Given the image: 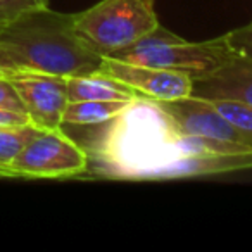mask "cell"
<instances>
[{"mask_svg":"<svg viewBox=\"0 0 252 252\" xmlns=\"http://www.w3.org/2000/svg\"><path fill=\"white\" fill-rule=\"evenodd\" d=\"M90 147L87 171L80 178L156 180L171 162L190 156L214 154L213 140L190 135L173 116L147 97H137L114 119Z\"/></svg>","mask_w":252,"mask_h":252,"instance_id":"6da1fadb","label":"cell"},{"mask_svg":"<svg viewBox=\"0 0 252 252\" xmlns=\"http://www.w3.org/2000/svg\"><path fill=\"white\" fill-rule=\"evenodd\" d=\"M0 45L7 49L19 69L64 78L98 73L104 61L76 33L73 14L49 7L30 11L2 26Z\"/></svg>","mask_w":252,"mask_h":252,"instance_id":"7a4b0ae2","label":"cell"},{"mask_svg":"<svg viewBox=\"0 0 252 252\" xmlns=\"http://www.w3.org/2000/svg\"><path fill=\"white\" fill-rule=\"evenodd\" d=\"M107 57L123 63L176 71L197 80L230 63L235 52L228 45L224 35L207 42H189L159 26L135 45Z\"/></svg>","mask_w":252,"mask_h":252,"instance_id":"3957f363","label":"cell"},{"mask_svg":"<svg viewBox=\"0 0 252 252\" xmlns=\"http://www.w3.org/2000/svg\"><path fill=\"white\" fill-rule=\"evenodd\" d=\"M73 23L78 35L102 57L135 45L161 26L156 0H100L73 14Z\"/></svg>","mask_w":252,"mask_h":252,"instance_id":"277c9868","label":"cell"},{"mask_svg":"<svg viewBox=\"0 0 252 252\" xmlns=\"http://www.w3.org/2000/svg\"><path fill=\"white\" fill-rule=\"evenodd\" d=\"M88 154L63 128L42 130L9 166L12 178H80Z\"/></svg>","mask_w":252,"mask_h":252,"instance_id":"5b68a950","label":"cell"},{"mask_svg":"<svg viewBox=\"0 0 252 252\" xmlns=\"http://www.w3.org/2000/svg\"><path fill=\"white\" fill-rule=\"evenodd\" d=\"M7 78L19 94L32 125L40 130H59L69 102L67 78L30 69H18Z\"/></svg>","mask_w":252,"mask_h":252,"instance_id":"8992f818","label":"cell"},{"mask_svg":"<svg viewBox=\"0 0 252 252\" xmlns=\"http://www.w3.org/2000/svg\"><path fill=\"white\" fill-rule=\"evenodd\" d=\"M159 104L173 116L176 125L185 133L252 149V133L240 130L238 126L228 121L213 107L211 102L204 98L185 97L178 100L159 102Z\"/></svg>","mask_w":252,"mask_h":252,"instance_id":"52a82bcc","label":"cell"},{"mask_svg":"<svg viewBox=\"0 0 252 252\" xmlns=\"http://www.w3.org/2000/svg\"><path fill=\"white\" fill-rule=\"evenodd\" d=\"M98 73L116 78L131 87L140 97L152 100L169 102L192 95V78L176 71L161 69L152 66H140L104 57Z\"/></svg>","mask_w":252,"mask_h":252,"instance_id":"ba28073f","label":"cell"},{"mask_svg":"<svg viewBox=\"0 0 252 252\" xmlns=\"http://www.w3.org/2000/svg\"><path fill=\"white\" fill-rule=\"evenodd\" d=\"M190 97L204 100L221 98L252 105V59L235 56L214 73L192 80Z\"/></svg>","mask_w":252,"mask_h":252,"instance_id":"9c48e42d","label":"cell"},{"mask_svg":"<svg viewBox=\"0 0 252 252\" xmlns=\"http://www.w3.org/2000/svg\"><path fill=\"white\" fill-rule=\"evenodd\" d=\"M242 169H252V151L233 152V154L190 156V158L178 159L162 168L156 180L223 175V173L242 171Z\"/></svg>","mask_w":252,"mask_h":252,"instance_id":"30bf717a","label":"cell"},{"mask_svg":"<svg viewBox=\"0 0 252 252\" xmlns=\"http://www.w3.org/2000/svg\"><path fill=\"white\" fill-rule=\"evenodd\" d=\"M140 97L131 87L102 73L67 78V100H133Z\"/></svg>","mask_w":252,"mask_h":252,"instance_id":"8fae6325","label":"cell"},{"mask_svg":"<svg viewBox=\"0 0 252 252\" xmlns=\"http://www.w3.org/2000/svg\"><path fill=\"white\" fill-rule=\"evenodd\" d=\"M131 100H80L67 102L63 125L66 126H97L114 119ZM61 125V126H63Z\"/></svg>","mask_w":252,"mask_h":252,"instance_id":"7c38bea8","label":"cell"},{"mask_svg":"<svg viewBox=\"0 0 252 252\" xmlns=\"http://www.w3.org/2000/svg\"><path fill=\"white\" fill-rule=\"evenodd\" d=\"M40 131L42 130L33 125L0 126V176L11 178L9 166Z\"/></svg>","mask_w":252,"mask_h":252,"instance_id":"4fadbf2b","label":"cell"},{"mask_svg":"<svg viewBox=\"0 0 252 252\" xmlns=\"http://www.w3.org/2000/svg\"><path fill=\"white\" fill-rule=\"evenodd\" d=\"M207 102H211L213 107L221 116H224L228 121H231L235 126H238L240 130L252 133V105L235 100H221V98H214V100Z\"/></svg>","mask_w":252,"mask_h":252,"instance_id":"5bb4252c","label":"cell"},{"mask_svg":"<svg viewBox=\"0 0 252 252\" xmlns=\"http://www.w3.org/2000/svg\"><path fill=\"white\" fill-rule=\"evenodd\" d=\"M49 0H0V28L19 16L40 7H47Z\"/></svg>","mask_w":252,"mask_h":252,"instance_id":"9a60e30c","label":"cell"},{"mask_svg":"<svg viewBox=\"0 0 252 252\" xmlns=\"http://www.w3.org/2000/svg\"><path fill=\"white\" fill-rule=\"evenodd\" d=\"M226 42L235 52V56L247 57L252 59V21L247 23L245 26L233 30V32L226 33Z\"/></svg>","mask_w":252,"mask_h":252,"instance_id":"2e32d148","label":"cell"},{"mask_svg":"<svg viewBox=\"0 0 252 252\" xmlns=\"http://www.w3.org/2000/svg\"><path fill=\"white\" fill-rule=\"evenodd\" d=\"M0 109H9V111L26 114L23 100L19 98V94L16 92L14 85L9 81L7 76H0Z\"/></svg>","mask_w":252,"mask_h":252,"instance_id":"e0dca14e","label":"cell"},{"mask_svg":"<svg viewBox=\"0 0 252 252\" xmlns=\"http://www.w3.org/2000/svg\"><path fill=\"white\" fill-rule=\"evenodd\" d=\"M23 125H32L28 114L9 111V109H0V126H23Z\"/></svg>","mask_w":252,"mask_h":252,"instance_id":"ac0fdd59","label":"cell"},{"mask_svg":"<svg viewBox=\"0 0 252 252\" xmlns=\"http://www.w3.org/2000/svg\"><path fill=\"white\" fill-rule=\"evenodd\" d=\"M19 66L16 64V61L12 59V56L7 52V49L0 45V76H7L9 73L18 71Z\"/></svg>","mask_w":252,"mask_h":252,"instance_id":"d6986e66","label":"cell"}]
</instances>
